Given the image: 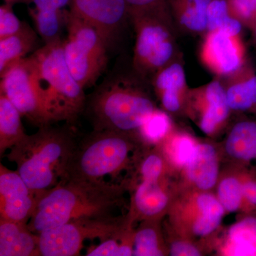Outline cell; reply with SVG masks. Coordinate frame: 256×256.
Segmentation results:
<instances>
[{"label":"cell","mask_w":256,"mask_h":256,"mask_svg":"<svg viewBox=\"0 0 256 256\" xmlns=\"http://www.w3.org/2000/svg\"><path fill=\"white\" fill-rule=\"evenodd\" d=\"M128 183L79 181L64 178L38 195L28 223L34 233L56 228L74 220L109 218L122 204Z\"/></svg>","instance_id":"1"},{"label":"cell","mask_w":256,"mask_h":256,"mask_svg":"<svg viewBox=\"0 0 256 256\" xmlns=\"http://www.w3.org/2000/svg\"><path fill=\"white\" fill-rule=\"evenodd\" d=\"M149 84L133 69L114 70L108 76L86 100L84 111L94 130L138 138L143 122L158 108L148 90Z\"/></svg>","instance_id":"2"},{"label":"cell","mask_w":256,"mask_h":256,"mask_svg":"<svg viewBox=\"0 0 256 256\" xmlns=\"http://www.w3.org/2000/svg\"><path fill=\"white\" fill-rule=\"evenodd\" d=\"M76 143L72 131L50 124L26 134L6 156L30 190L40 195L66 178Z\"/></svg>","instance_id":"3"},{"label":"cell","mask_w":256,"mask_h":256,"mask_svg":"<svg viewBox=\"0 0 256 256\" xmlns=\"http://www.w3.org/2000/svg\"><path fill=\"white\" fill-rule=\"evenodd\" d=\"M146 146L136 136L94 130L76 143L65 178L100 182H107L108 176L118 178L124 172L133 174Z\"/></svg>","instance_id":"4"},{"label":"cell","mask_w":256,"mask_h":256,"mask_svg":"<svg viewBox=\"0 0 256 256\" xmlns=\"http://www.w3.org/2000/svg\"><path fill=\"white\" fill-rule=\"evenodd\" d=\"M37 88L54 122L72 124L85 110V89L74 78L64 58L62 38L30 56Z\"/></svg>","instance_id":"5"},{"label":"cell","mask_w":256,"mask_h":256,"mask_svg":"<svg viewBox=\"0 0 256 256\" xmlns=\"http://www.w3.org/2000/svg\"><path fill=\"white\" fill-rule=\"evenodd\" d=\"M136 33L132 69L150 84L161 69L180 58L170 8L130 15Z\"/></svg>","instance_id":"6"},{"label":"cell","mask_w":256,"mask_h":256,"mask_svg":"<svg viewBox=\"0 0 256 256\" xmlns=\"http://www.w3.org/2000/svg\"><path fill=\"white\" fill-rule=\"evenodd\" d=\"M225 210L214 192L178 188L164 218L166 234L208 246L220 230ZM206 246V247H207Z\"/></svg>","instance_id":"7"},{"label":"cell","mask_w":256,"mask_h":256,"mask_svg":"<svg viewBox=\"0 0 256 256\" xmlns=\"http://www.w3.org/2000/svg\"><path fill=\"white\" fill-rule=\"evenodd\" d=\"M66 28L63 50L67 66L82 88L92 87L105 72L110 50L98 31L70 10Z\"/></svg>","instance_id":"8"},{"label":"cell","mask_w":256,"mask_h":256,"mask_svg":"<svg viewBox=\"0 0 256 256\" xmlns=\"http://www.w3.org/2000/svg\"><path fill=\"white\" fill-rule=\"evenodd\" d=\"M131 224L126 215L72 220L38 234L40 252L42 256H79L86 240L121 239Z\"/></svg>","instance_id":"9"},{"label":"cell","mask_w":256,"mask_h":256,"mask_svg":"<svg viewBox=\"0 0 256 256\" xmlns=\"http://www.w3.org/2000/svg\"><path fill=\"white\" fill-rule=\"evenodd\" d=\"M0 77V94L6 96L30 124L40 128L55 122L37 88L30 56L10 66Z\"/></svg>","instance_id":"10"},{"label":"cell","mask_w":256,"mask_h":256,"mask_svg":"<svg viewBox=\"0 0 256 256\" xmlns=\"http://www.w3.org/2000/svg\"><path fill=\"white\" fill-rule=\"evenodd\" d=\"M232 112L220 78L190 88L184 114L206 136L214 137L220 133L228 124Z\"/></svg>","instance_id":"11"},{"label":"cell","mask_w":256,"mask_h":256,"mask_svg":"<svg viewBox=\"0 0 256 256\" xmlns=\"http://www.w3.org/2000/svg\"><path fill=\"white\" fill-rule=\"evenodd\" d=\"M204 36L200 60L216 78H225L246 63V48L242 35L215 30L206 32Z\"/></svg>","instance_id":"12"},{"label":"cell","mask_w":256,"mask_h":256,"mask_svg":"<svg viewBox=\"0 0 256 256\" xmlns=\"http://www.w3.org/2000/svg\"><path fill=\"white\" fill-rule=\"evenodd\" d=\"M69 8L98 31L110 50L120 38L130 20L126 0H72Z\"/></svg>","instance_id":"13"},{"label":"cell","mask_w":256,"mask_h":256,"mask_svg":"<svg viewBox=\"0 0 256 256\" xmlns=\"http://www.w3.org/2000/svg\"><path fill=\"white\" fill-rule=\"evenodd\" d=\"M130 203L126 216L134 224L148 220H164L171 204L176 184L170 178L159 181L138 182L128 188Z\"/></svg>","instance_id":"14"},{"label":"cell","mask_w":256,"mask_h":256,"mask_svg":"<svg viewBox=\"0 0 256 256\" xmlns=\"http://www.w3.org/2000/svg\"><path fill=\"white\" fill-rule=\"evenodd\" d=\"M38 195L18 172L0 164V220L28 224L34 212Z\"/></svg>","instance_id":"15"},{"label":"cell","mask_w":256,"mask_h":256,"mask_svg":"<svg viewBox=\"0 0 256 256\" xmlns=\"http://www.w3.org/2000/svg\"><path fill=\"white\" fill-rule=\"evenodd\" d=\"M220 150L208 142H198L194 156L180 172L178 188L214 192L220 173Z\"/></svg>","instance_id":"16"},{"label":"cell","mask_w":256,"mask_h":256,"mask_svg":"<svg viewBox=\"0 0 256 256\" xmlns=\"http://www.w3.org/2000/svg\"><path fill=\"white\" fill-rule=\"evenodd\" d=\"M181 58L172 62L158 72L150 85L163 110L170 114H184L188 88Z\"/></svg>","instance_id":"17"},{"label":"cell","mask_w":256,"mask_h":256,"mask_svg":"<svg viewBox=\"0 0 256 256\" xmlns=\"http://www.w3.org/2000/svg\"><path fill=\"white\" fill-rule=\"evenodd\" d=\"M256 212L242 218L224 230H218L208 247L220 256H256Z\"/></svg>","instance_id":"18"},{"label":"cell","mask_w":256,"mask_h":256,"mask_svg":"<svg viewBox=\"0 0 256 256\" xmlns=\"http://www.w3.org/2000/svg\"><path fill=\"white\" fill-rule=\"evenodd\" d=\"M220 79L232 112L256 114V70L248 60L236 72Z\"/></svg>","instance_id":"19"},{"label":"cell","mask_w":256,"mask_h":256,"mask_svg":"<svg viewBox=\"0 0 256 256\" xmlns=\"http://www.w3.org/2000/svg\"><path fill=\"white\" fill-rule=\"evenodd\" d=\"M220 150L222 159L226 158L230 163L252 165L256 161V117L237 120Z\"/></svg>","instance_id":"20"},{"label":"cell","mask_w":256,"mask_h":256,"mask_svg":"<svg viewBox=\"0 0 256 256\" xmlns=\"http://www.w3.org/2000/svg\"><path fill=\"white\" fill-rule=\"evenodd\" d=\"M40 256V236L28 224L0 220V256Z\"/></svg>","instance_id":"21"},{"label":"cell","mask_w":256,"mask_h":256,"mask_svg":"<svg viewBox=\"0 0 256 256\" xmlns=\"http://www.w3.org/2000/svg\"><path fill=\"white\" fill-rule=\"evenodd\" d=\"M212 0H168L170 12L178 28L186 33L204 34L207 13Z\"/></svg>","instance_id":"22"},{"label":"cell","mask_w":256,"mask_h":256,"mask_svg":"<svg viewBox=\"0 0 256 256\" xmlns=\"http://www.w3.org/2000/svg\"><path fill=\"white\" fill-rule=\"evenodd\" d=\"M242 164L230 163L226 168L220 170L214 192L226 214L240 213L242 210Z\"/></svg>","instance_id":"23"},{"label":"cell","mask_w":256,"mask_h":256,"mask_svg":"<svg viewBox=\"0 0 256 256\" xmlns=\"http://www.w3.org/2000/svg\"><path fill=\"white\" fill-rule=\"evenodd\" d=\"M198 142L190 133L175 128L158 146L172 170L178 174L194 156Z\"/></svg>","instance_id":"24"},{"label":"cell","mask_w":256,"mask_h":256,"mask_svg":"<svg viewBox=\"0 0 256 256\" xmlns=\"http://www.w3.org/2000/svg\"><path fill=\"white\" fill-rule=\"evenodd\" d=\"M162 222L163 220H148L140 222L137 228H134L133 256H168Z\"/></svg>","instance_id":"25"},{"label":"cell","mask_w":256,"mask_h":256,"mask_svg":"<svg viewBox=\"0 0 256 256\" xmlns=\"http://www.w3.org/2000/svg\"><path fill=\"white\" fill-rule=\"evenodd\" d=\"M37 40V32L26 23L18 33L0 40V74L10 66L26 58L36 46Z\"/></svg>","instance_id":"26"},{"label":"cell","mask_w":256,"mask_h":256,"mask_svg":"<svg viewBox=\"0 0 256 256\" xmlns=\"http://www.w3.org/2000/svg\"><path fill=\"white\" fill-rule=\"evenodd\" d=\"M22 116L11 101L0 94V156L18 144L25 136Z\"/></svg>","instance_id":"27"},{"label":"cell","mask_w":256,"mask_h":256,"mask_svg":"<svg viewBox=\"0 0 256 256\" xmlns=\"http://www.w3.org/2000/svg\"><path fill=\"white\" fill-rule=\"evenodd\" d=\"M173 173L159 146H146L138 156L131 180L137 176L138 182L159 181L169 178Z\"/></svg>","instance_id":"28"},{"label":"cell","mask_w":256,"mask_h":256,"mask_svg":"<svg viewBox=\"0 0 256 256\" xmlns=\"http://www.w3.org/2000/svg\"><path fill=\"white\" fill-rule=\"evenodd\" d=\"M28 11L44 44L60 40L62 32L66 26L69 10L40 11L30 6Z\"/></svg>","instance_id":"29"},{"label":"cell","mask_w":256,"mask_h":256,"mask_svg":"<svg viewBox=\"0 0 256 256\" xmlns=\"http://www.w3.org/2000/svg\"><path fill=\"white\" fill-rule=\"evenodd\" d=\"M175 129L174 122L170 114L156 108L146 120L139 130L138 136L146 146H158Z\"/></svg>","instance_id":"30"},{"label":"cell","mask_w":256,"mask_h":256,"mask_svg":"<svg viewBox=\"0 0 256 256\" xmlns=\"http://www.w3.org/2000/svg\"><path fill=\"white\" fill-rule=\"evenodd\" d=\"M242 24L229 12L226 0H212L207 13V32L215 30L242 35Z\"/></svg>","instance_id":"31"},{"label":"cell","mask_w":256,"mask_h":256,"mask_svg":"<svg viewBox=\"0 0 256 256\" xmlns=\"http://www.w3.org/2000/svg\"><path fill=\"white\" fill-rule=\"evenodd\" d=\"M242 204L240 214L256 212V169L252 165L242 164Z\"/></svg>","instance_id":"32"},{"label":"cell","mask_w":256,"mask_h":256,"mask_svg":"<svg viewBox=\"0 0 256 256\" xmlns=\"http://www.w3.org/2000/svg\"><path fill=\"white\" fill-rule=\"evenodd\" d=\"M226 1L230 14L252 31L256 26V0Z\"/></svg>","instance_id":"33"},{"label":"cell","mask_w":256,"mask_h":256,"mask_svg":"<svg viewBox=\"0 0 256 256\" xmlns=\"http://www.w3.org/2000/svg\"><path fill=\"white\" fill-rule=\"evenodd\" d=\"M166 238L168 256H202L204 255L206 246L188 239L180 238L168 234Z\"/></svg>","instance_id":"34"},{"label":"cell","mask_w":256,"mask_h":256,"mask_svg":"<svg viewBox=\"0 0 256 256\" xmlns=\"http://www.w3.org/2000/svg\"><path fill=\"white\" fill-rule=\"evenodd\" d=\"M12 6L4 3L0 6V40L18 33L24 26L14 14Z\"/></svg>","instance_id":"35"},{"label":"cell","mask_w":256,"mask_h":256,"mask_svg":"<svg viewBox=\"0 0 256 256\" xmlns=\"http://www.w3.org/2000/svg\"><path fill=\"white\" fill-rule=\"evenodd\" d=\"M120 239L111 238L101 242L98 246L89 248L86 256H121Z\"/></svg>","instance_id":"36"},{"label":"cell","mask_w":256,"mask_h":256,"mask_svg":"<svg viewBox=\"0 0 256 256\" xmlns=\"http://www.w3.org/2000/svg\"><path fill=\"white\" fill-rule=\"evenodd\" d=\"M129 14L169 8L168 0H126Z\"/></svg>","instance_id":"37"},{"label":"cell","mask_w":256,"mask_h":256,"mask_svg":"<svg viewBox=\"0 0 256 256\" xmlns=\"http://www.w3.org/2000/svg\"><path fill=\"white\" fill-rule=\"evenodd\" d=\"M72 0H32V8L40 11H60L70 6Z\"/></svg>","instance_id":"38"},{"label":"cell","mask_w":256,"mask_h":256,"mask_svg":"<svg viewBox=\"0 0 256 256\" xmlns=\"http://www.w3.org/2000/svg\"><path fill=\"white\" fill-rule=\"evenodd\" d=\"M4 3L12 5L18 4V3H24V4H30L32 0H4Z\"/></svg>","instance_id":"39"},{"label":"cell","mask_w":256,"mask_h":256,"mask_svg":"<svg viewBox=\"0 0 256 256\" xmlns=\"http://www.w3.org/2000/svg\"><path fill=\"white\" fill-rule=\"evenodd\" d=\"M252 38H254V42L256 44V26L254 30H252Z\"/></svg>","instance_id":"40"},{"label":"cell","mask_w":256,"mask_h":256,"mask_svg":"<svg viewBox=\"0 0 256 256\" xmlns=\"http://www.w3.org/2000/svg\"><path fill=\"white\" fill-rule=\"evenodd\" d=\"M255 116H256V114H255Z\"/></svg>","instance_id":"41"}]
</instances>
